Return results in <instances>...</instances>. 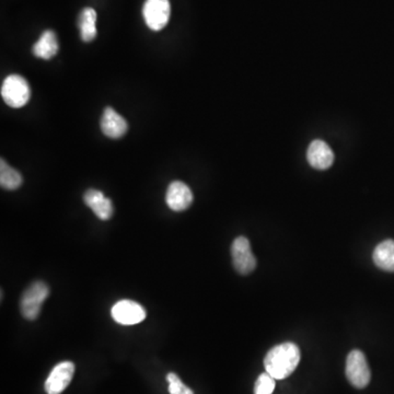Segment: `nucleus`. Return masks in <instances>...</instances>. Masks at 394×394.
<instances>
[{
    "label": "nucleus",
    "instance_id": "nucleus-9",
    "mask_svg": "<svg viewBox=\"0 0 394 394\" xmlns=\"http://www.w3.org/2000/svg\"><path fill=\"white\" fill-rule=\"evenodd\" d=\"M165 202L173 212H183L192 205V191L185 183L175 181L168 186Z\"/></svg>",
    "mask_w": 394,
    "mask_h": 394
},
{
    "label": "nucleus",
    "instance_id": "nucleus-15",
    "mask_svg": "<svg viewBox=\"0 0 394 394\" xmlns=\"http://www.w3.org/2000/svg\"><path fill=\"white\" fill-rule=\"evenodd\" d=\"M80 36L83 42H91L97 36V13L93 8H85L78 20Z\"/></svg>",
    "mask_w": 394,
    "mask_h": 394
},
{
    "label": "nucleus",
    "instance_id": "nucleus-17",
    "mask_svg": "<svg viewBox=\"0 0 394 394\" xmlns=\"http://www.w3.org/2000/svg\"><path fill=\"white\" fill-rule=\"evenodd\" d=\"M275 380L270 374H259L254 386V394H272L275 390Z\"/></svg>",
    "mask_w": 394,
    "mask_h": 394
},
{
    "label": "nucleus",
    "instance_id": "nucleus-18",
    "mask_svg": "<svg viewBox=\"0 0 394 394\" xmlns=\"http://www.w3.org/2000/svg\"><path fill=\"white\" fill-rule=\"evenodd\" d=\"M167 380L169 382L170 394H194V392L185 386L180 377L175 372L168 374Z\"/></svg>",
    "mask_w": 394,
    "mask_h": 394
},
{
    "label": "nucleus",
    "instance_id": "nucleus-3",
    "mask_svg": "<svg viewBox=\"0 0 394 394\" xmlns=\"http://www.w3.org/2000/svg\"><path fill=\"white\" fill-rule=\"evenodd\" d=\"M1 97L9 107L15 109L25 107L30 101V85L22 76H8L1 86Z\"/></svg>",
    "mask_w": 394,
    "mask_h": 394
},
{
    "label": "nucleus",
    "instance_id": "nucleus-12",
    "mask_svg": "<svg viewBox=\"0 0 394 394\" xmlns=\"http://www.w3.org/2000/svg\"><path fill=\"white\" fill-rule=\"evenodd\" d=\"M83 202L90 208L95 216L101 220H109L112 217L113 204L110 198H107L101 191L88 190L83 195Z\"/></svg>",
    "mask_w": 394,
    "mask_h": 394
},
{
    "label": "nucleus",
    "instance_id": "nucleus-6",
    "mask_svg": "<svg viewBox=\"0 0 394 394\" xmlns=\"http://www.w3.org/2000/svg\"><path fill=\"white\" fill-rule=\"evenodd\" d=\"M233 266L239 274L249 275L257 267V259L251 250L250 241L245 237H238L231 245Z\"/></svg>",
    "mask_w": 394,
    "mask_h": 394
},
{
    "label": "nucleus",
    "instance_id": "nucleus-1",
    "mask_svg": "<svg viewBox=\"0 0 394 394\" xmlns=\"http://www.w3.org/2000/svg\"><path fill=\"white\" fill-rule=\"evenodd\" d=\"M299 362V347L294 343L286 342L269 351L264 358V367L267 374L274 379L283 380L290 377Z\"/></svg>",
    "mask_w": 394,
    "mask_h": 394
},
{
    "label": "nucleus",
    "instance_id": "nucleus-10",
    "mask_svg": "<svg viewBox=\"0 0 394 394\" xmlns=\"http://www.w3.org/2000/svg\"><path fill=\"white\" fill-rule=\"evenodd\" d=\"M101 130L107 137L118 140L126 134L128 130V121L113 107H105L100 122Z\"/></svg>",
    "mask_w": 394,
    "mask_h": 394
},
{
    "label": "nucleus",
    "instance_id": "nucleus-2",
    "mask_svg": "<svg viewBox=\"0 0 394 394\" xmlns=\"http://www.w3.org/2000/svg\"><path fill=\"white\" fill-rule=\"evenodd\" d=\"M50 296V287L42 280H36L23 292L20 301L21 315L29 321L36 320L40 315L43 302Z\"/></svg>",
    "mask_w": 394,
    "mask_h": 394
},
{
    "label": "nucleus",
    "instance_id": "nucleus-7",
    "mask_svg": "<svg viewBox=\"0 0 394 394\" xmlns=\"http://www.w3.org/2000/svg\"><path fill=\"white\" fill-rule=\"evenodd\" d=\"M113 320L122 325H138L146 319V310L133 300H121L111 310Z\"/></svg>",
    "mask_w": 394,
    "mask_h": 394
},
{
    "label": "nucleus",
    "instance_id": "nucleus-4",
    "mask_svg": "<svg viewBox=\"0 0 394 394\" xmlns=\"http://www.w3.org/2000/svg\"><path fill=\"white\" fill-rule=\"evenodd\" d=\"M345 372L348 381L357 389H364L372 379V372L366 356L358 349H354L347 356Z\"/></svg>",
    "mask_w": 394,
    "mask_h": 394
},
{
    "label": "nucleus",
    "instance_id": "nucleus-13",
    "mask_svg": "<svg viewBox=\"0 0 394 394\" xmlns=\"http://www.w3.org/2000/svg\"><path fill=\"white\" fill-rule=\"evenodd\" d=\"M58 41L55 32L52 30H46L41 35L38 42L35 43L32 48L33 55L35 57L48 60L57 54Z\"/></svg>",
    "mask_w": 394,
    "mask_h": 394
},
{
    "label": "nucleus",
    "instance_id": "nucleus-11",
    "mask_svg": "<svg viewBox=\"0 0 394 394\" xmlns=\"http://www.w3.org/2000/svg\"><path fill=\"white\" fill-rule=\"evenodd\" d=\"M307 159L312 168L327 170L334 163V152L327 142L315 140L308 147Z\"/></svg>",
    "mask_w": 394,
    "mask_h": 394
},
{
    "label": "nucleus",
    "instance_id": "nucleus-14",
    "mask_svg": "<svg viewBox=\"0 0 394 394\" xmlns=\"http://www.w3.org/2000/svg\"><path fill=\"white\" fill-rule=\"evenodd\" d=\"M372 259L376 266L386 272H394V240L388 239L374 249Z\"/></svg>",
    "mask_w": 394,
    "mask_h": 394
},
{
    "label": "nucleus",
    "instance_id": "nucleus-8",
    "mask_svg": "<svg viewBox=\"0 0 394 394\" xmlns=\"http://www.w3.org/2000/svg\"><path fill=\"white\" fill-rule=\"evenodd\" d=\"M74 374H75L74 362H62L56 365L44 384L46 393L60 394L65 391L73 380Z\"/></svg>",
    "mask_w": 394,
    "mask_h": 394
},
{
    "label": "nucleus",
    "instance_id": "nucleus-5",
    "mask_svg": "<svg viewBox=\"0 0 394 394\" xmlns=\"http://www.w3.org/2000/svg\"><path fill=\"white\" fill-rule=\"evenodd\" d=\"M171 6L169 0H146L142 8V15L146 25L152 31H160L169 22Z\"/></svg>",
    "mask_w": 394,
    "mask_h": 394
},
{
    "label": "nucleus",
    "instance_id": "nucleus-16",
    "mask_svg": "<svg viewBox=\"0 0 394 394\" xmlns=\"http://www.w3.org/2000/svg\"><path fill=\"white\" fill-rule=\"evenodd\" d=\"M22 175L19 171L8 165L5 160L0 161V185L8 191H15L22 184Z\"/></svg>",
    "mask_w": 394,
    "mask_h": 394
}]
</instances>
